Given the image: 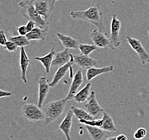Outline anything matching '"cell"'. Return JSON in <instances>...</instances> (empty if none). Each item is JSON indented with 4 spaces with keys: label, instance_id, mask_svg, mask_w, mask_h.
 Wrapping results in <instances>:
<instances>
[{
    "label": "cell",
    "instance_id": "6da1fadb",
    "mask_svg": "<svg viewBox=\"0 0 149 140\" xmlns=\"http://www.w3.org/2000/svg\"><path fill=\"white\" fill-rule=\"evenodd\" d=\"M70 15L72 19L87 22L93 25L100 31L105 30L102 13L98 4H95L85 11H71Z\"/></svg>",
    "mask_w": 149,
    "mask_h": 140
},
{
    "label": "cell",
    "instance_id": "7a4b0ae2",
    "mask_svg": "<svg viewBox=\"0 0 149 140\" xmlns=\"http://www.w3.org/2000/svg\"><path fill=\"white\" fill-rule=\"evenodd\" d=\"M20 13L29 21H32L36 25L45 30H49V23L43 19L36 10L32 0H24L19 2Z\"/></svg>",
    "mask_w": 149,
    "mask_h": 140
},
{
    "label": "cell",
    "instance_id": "3957f363",
    "mask_svg": "<svg viewBox=\"0 0 149 140\" xmlns=\"http://www.w3.org/2000/svg\"><path fill=\"white\" fill-rule=\"evenodd\" d=\"M67 100L62 99L51 101L45 106L42 110L45 114V124L48 125L61 117L65 111Z\"/></svg>",
    "mask_w": 149,
    "mask_h": 140
},
{
    "label": "cell",
    "instance_id": "277c9868",
    "mask_svg": "<svg viewBox=\"0 0 149 140\" xmlns=\"http://www.w3.org/2000/svg\"><path fill=\"white\" fill-rule=\"evenodd\" d=\"M39 106L33 103H25L22 107L23 116L30 122H37L45 120V116Z\"/></svg>",
    "mask_w": 149,
    "mask_h": 140
},
{
    "label": "cell",
    "instance_id": "5b68a950",
    "mask_svg": "<svg viewBox=\"0 0 149 140\" xmlns=\"http://www.w3.org/2000/svg\"><path fill=\"white\" fill-rule=\"evenodd\" d=\"M92 41L98 48H102L105 50L111 49L114 50L115 48L111 42L110 38L107 37V34L103 31L94 30L90 34Z\"/></svg>",
    "mask_w": 149,
    "mask_h": 140
},
{
    "label": "cell",
    "instance_id": "8992f818",
    "mask_svg": "<svg viewBox=\"0 0 149 140\" xmlns=\"http://www.w3.org/2000/svg\"><path fill=\"white\" fill-rule=\"evenodd\" d=\"M38 13L47 21L54 9L55 0H32Z\"/></svg>",
    "mask_w": 149,
    "mask_h": 140
},
{
    "label": "cell",
    "instance_id": "52a82bcc",
    "mask_svg": "<svg viewBox=\"0 0 149 140\" xmlns=\"http://www.w3.org/2000/svg\"><path fill=\"white\" fill-rule=\"evenodd\" d=\"M126 39L132 50L137 53L143 65L149 63V53L143 47L141 42L135 38L127 36Z\"/></svg>",
    "mask_w": 149,
    "mask_h": 140
},
{
    "label": "cell",
    "instance_id": "ba28073f",
    "mask_svg": "<svg viewBox=\"0 0 149 140\" xmlns=\"http://www.w3.org/2000/svg\"><path fill=\"white\" fill-rule=\"evenodd\" d=\"M84 108L95 119H97L104 112L97 100L95 91L91 92L90 96L86 100V103L85 104Z\"/></svg>",
    "mask_w": 149,
    "mask_h": 140
},
{
    "label": "cell",
    "instance_id": "9c48e42d",
    "mask_svg": "<svg viewBox=\"0 0 149 140\" xmlns=\"http://www.w3.org/2000/svg\"><path fill=\"white\" fill-rule=\"evenodd\" d=\"M120 27L121 22L118 20L116 15L113 14L111 23L110 39L115 48H118L121 45V42L119 38V31Z\"/></svg>",
    "mask_w": 149,
    "mask_h": 140
},
{
    "label": "cell",
    "instance_id": "30bf717a",
    "mask_svg": "<svg viewBox=\"0 0 149 140\" xmlns=\"http://www.w3.org/2000/svg\"><path fill=\"white\" fill-rule=\"evenodd\" d=\"M83 82V74L81 70H79L76 72L71 82V85L69 90L68 94L66 96L65 98L68 101L74 99L75 94L77 93L78 89L81 86Z\"/></svg>",
    "mask_w": 149,
    "mask_h": 140
},
{
    "label": "cell",
    "instance_id": "8fae6325",
    "mask_svg": "<svg viewBox=\"0 0 149 140\" xmlns=\"http://www.w3.org/2000/svg\"><path fill=\"white\" fill-rule=\"evenodd\" d=\"M50 87L49 84L48 83L47 79L44 77H41L39 78L38 80V106L40 108L42 107Z\"/></svg>",
    "mask_w": 149,
    "mask_h": 140
},
{
    "label": "cell",
    "instance_id": "7c38bea8",
    "mask_svg": "<svg viewBox=\"0 0 149 140\" xmlns=\"http://www.w3.org/2000/svg\"><path fill=\"white\" fill-rule=\"evenodd\" d=\"M74 63V57H73V55H72V57H71L70 61L67 63V64L60 66L57 70V71L55 72L52 81L49 84L50 87L53 88V87H54L55 86L57 85L61 80L62 79V78L67 74V73L68 72V70H69V68H71V66L73 65Z\"/></svg>",
    "mask_w": 149,
    "mask_h": 140
},
{
    "label": "cell",
    "instance_id": "4fadbf2b",
    "mask_svg": "<svg viewBox=\"0 0 149 140\" xmlns=\"http://www.w3.org/2000/svg\"><path fill=\"white\" fill-rule=\"evenodd\" d=\"M74 63L79 67L85 70H88L98 65V61L93 58L90 57L88 56L79 54L74 55Z\"/></svg>",
    "mask_w": 149,
    "mask_h": 140
},
{
    "label": "cell",
    "instance_id": "5bb4252c",
    "mask_svg": "<svg viewBox=\"0 0 149 140\" xmlns=\"http://www.w3.org/2000/svg\"><path fill=\"white\" fill-rule=\"evenodd\" d=\"M74 113L71 109L69 110L65 116L64 119L62 121L61 124L58 127V129L61 130L62 133L65 135V138L68 140H70V133L71 130L72 118Z\"/></svg>",
    "mask_w": 149,
    "mask_h": 140
},
{
    "label": "cell",
    "instance_id": "9a60e30c",
    "mask_svg": "<svg viewBox=\"0 0 149 140\" xmlns=\"http://www.w3.org/2000/svg\"><path fill=\"white\" fill-rule=\"evenodd\" d=\"M30 61L27 56L24 47L20 48V59H19V66L21 72V79L24 84L27 82L26 78V71L27 68L30 64Z\"/></svg>",
    "mask_w": 149,
    "mask_h": 140
},
{
    "label": "cell",
    "instance_id": "2e32d148",
    "mask_svg": "<svg viewBox=\"0 0 149 140\" xmlns=\"http://www.w3.org/2000/svg\"><path fill=\"white\" fill-rule=\"evenodd\" d=\"M69 49H65L64 50L55 54L54 57L52 62V66H61L67 64L71 59L72 55L70 53Z\"/></svg>",
    "mask_w": 149,
    "mask_h": 140
},
{
    "label": "cell",
    "instance_id": "e0dca14e",
    "mask_svg": "<svg viewBox=\"0 0 149 140\" xmlns=\"http://www.w3.org/2000/svg\"><path fill=\"white\" fill-rule=\"evenodd\" d=\"M114 69L113 65H109L101 68H95L92 67L87 70L86 79L88 81H91L93 79L104 73L112 72Z\"/></svg>",
    "mask_w": 149,
    "mask_h": 140
},
{
    "label": "cell",
    "instance_id": "ac0fdd59",
    "mask_svg": "<svg viewBox=\"0 0 149 140\" xmlns=\"http://www.w3.org/2000/svg\"><path fill=\"white\" fill-rule=\"evenodd\" d=\"M56 35L65 49L74 50H77L79 49V44L77 39L60 33H56Z\"/></svg>",
    "mask_w": 149,
    "mask_h": 140
},
{
    "label": "cell",
    "instance_id": "d6986e66",
    "mask_svg": "<svg viewBox=\"0 0 149 140\" xmlns=\"http://www.w3.org/2000/svg\"><path fill=\"white\" fill-rule=\"evenodd\" d=\"M85 128L88 130V134L92 139L94 140H107L108 139L107 135L105 130L100 127L92 126L90 125H85Z\"/></svg>",
    "mask_w": 149,
    "mask_h": 140
},
{
    "label": "cell",
    "instance_id": "ffe728a7",
    "mask_svg": "<svg viewBox=\"0 0 149 140\" xmlns=\"http://www.w3.org/2000/svg\"><path fill=\"white\" fill-rule=\"evenodd\" d=\"M48 31V30L41 29L38 27H34L32 31L28 32L26 35V37L30 41L33 40L45 41L46 39Z\"/></svg>",
    "mask_w": 149,
    "mask_h": 140
},
{
    "label": "cell",
    "instance_id": "44dd1931",
    "mask_svg": "<svg viewBox=\"0 0 149 140\" xmlns=\"http://www.w3.org/2000/svg\"><path fill=\"white\" fill-rule=\"evenodd\" d=\"M55 53L56 52L55 51L54 49L52 48L51 51L47 55L41 57H34V59L40 62L42 65H43V66L44 67L46 73H49L50 71L51 65L52 64V62L53 61Z\"/></svg>",
    "mask_w": 149,
    "mask_h": 140
},
{
    "label": "cell",
    "instance_id": "7402d4cb",
    "mask_svg": "<svg viewBox=\"0 0 149 140\" xmlns=\"http://www.w3.org/2000/svg\"><path fill=\"white\" fill-rule=\"evenodd\" d=\"M91 87V83H88L83 89L77 93L74 97L76 103H83L86 101L90 96V89Z\"/></svg>",
    "mask_w": 149,
    "mask_h": 140
},
{
    "label": "cell",
    "instance_id": "603a6c76",
    "mask_svg": "<svg viewBox=\"0 0 149 140\" xmlns=\"http://www.w3.org/2000/svg\"><path fill=\"white\" fill-rule=\"evenodd\" d=\"M102 124L100 128L105 131H108L109 132H114L116 130L114 121L112 117L109 113L104 112L103 116L102 118Z\"/></svg>",
    "mask_w": 149,
    "mask_h": 140
},
{
    "label": "cell",
    "instance_id": "cb8c5ba5",
    "mask_svg": "<svg viewBox=\"0 0 149 140\" xmlns=\"http://www.w3.org/2000/svg\"><path fill=\"white\" fill-rule=\"evenodd\" d=\"M70 109L74 113L75 117L78 120H91L95 119L88 114L86 111L84 109L77 107L76 106H72L70 107Z\"/></svg>",
    "mask_w": 149,
    "mask_h": 140
},
{
    "label": "cell",
    "instance_id": "d4e9b609",
    "mask_svg": "<svg viewBox=\"0 0 149 140\" xmlns=\"http://www.w3.org/2000/svg\"><path fill=\"white\" fill-rule=\"evenodd\" d=\"M8 39L13 42L18 47H24L29 44L30 41L27 39L26 36H11L8 38Z\"/></svg>",
    "mask_w": 149,
    "mask_h": 140
},
{
    "label": "cell",
    "instance_id": "484cf974",
    "mask_svg": "<svg viewBox=\"0 0 149 140\" xmlns=\"http://www.w3.org/2000/svg\"><path fill=\"white\" fill-rule=\"evenodd\" d=\"M98 48L95 45L85 44H82L79 45V50L81 52V53L86 56H89L92 52L97 50Z\"/></svg>",
    "mask_w": 149,
    "mask_h": 140
},
{
    "label": "cell",
    "instance_id": "4316f807",
    "mask_svg": "<svg viewBox=\"0 0 149 140\" xmlns=\"http://www.w3.org/2000/svg\"><path fill=\"white\" fill-rule=\"evenodd\" d=\"M79 122L81 124H84L85 125H90L92 126H96L100 127L102 124V120L94 119L91 120H78Z\"/></svg>",
    "mask_w": 149,
    "mask_h": 140
},
{
    "label": "cell",
    "instance_id": "83f0119b",
    "mask_svg": "<svg viewBox=\"0 0 149 140\" xmlns=\"http://www.w3.org/2000/svg\"><path fill=\"white\" fill-rule=\"evenodd\" d=\"M146 134V130L144 128H140L137 130L134 134V137L136 140H142Z\"/></svg>",
    "mask_w": 149,
    "mask_h": 140
},
{
    "label": "cell",
    "instance_id": "f1b7e54d",
    "mask_svg": "<svg viewBox=\"0 0 149 140\" xmlns=\"http://www.w3.org/2000/svg\"><path fill=\"white\" fill-rule=\"evenodd\" d=\"M18 46L16 44L13 42L11 41L10 40L7 41V43L6 44V45L4 46V48H6V49L8 51L11 52H15Z\"/></svg>",
    "mask_w": 149,
    "mask_h": 140
},
{
    "label": "cell",
    "instance_id": "f546056e",
    "mask_svg": "<svg viewBox=\"0 0 149 140\" xmlns=\"http://www.w3.org/2000/svg\"><path fill=\"white\" fill-rule=\"evenodd\" d=\"M7 40L6 36L5 34V33L3 31H1L0 32V44L3 46H4L6 45V44L7 43Z\"/></svg>",
    "mask_w": 149,
    "mask_h": 140
},
{
    "label": "cell",
    "instance_id": "4dcf8cb0",
    "mask_svg": "<svg viewBox=\"0 0 149 140\" xmlns=\"http://www.w3.org/2000/svg\"><path fill=\"white\" fill-rule=\"evenodd\" d=\"M17 31L19 35H22V36H26L28 33L26 27L25 25H22V26H20L19 27H18Z\"/></svg>",
    "mask_w": 149,
    "mask_h": 140
},
{
    "label": "cell",
    "instance_id": "1f68e13d",
    "mask_svg": "<svg viewBox=\"0 0 149 140\" xmlns=\"http://www.w3.org/2000/svg\"><path fill=\"white\" fill-rule=\"evenodd\" d=\"M35 25H36V23H34L33 21H29L27 22L26 25V29H27V32H29L31 31H32L34 29Z\"/></svg>",
    "mask_w": 149,
    "mask_h": 140
},
{
    "label": "cell",
    "instance_id": "d6a6232c",
    "mask_svg": "<svg viewBox=\"0 0 149 140\" xmlns=\"http://www.w3.org/2000/svg\"><path fill=\"white\" fill-rule=\"evenodd\" d=\"M13 95V93L10 92H7L6 91H3L1 89L0 91V98H3V97H8V96H10Z\"/></svg>",
    "mask_w": 149,
    "mask_h": 140
},
{
    "label": "cell",
    "instance_id": "836d02e7",
    "mask_svg": "<svg viewBox=\"0 0 149 140\" xmlns=\"http://www.w3.org/2000/svg\"><path fill=\"white\" fill-rule=\"evenodd\" d=\"M128 138L123 134H120L116 136V140H127Z\"/></svg>",
    "mask_w": 149,
    "mask_h": 140
},
{
    "label": "cell",
    "instance_id": "e575fe53",
    "mask_svg": "<svg viewBox=\"0 0 149 140\" xmlns=\"http://www.w3.org/2000/svg\"><path fill=\"white\" fill-rule=\"evenodd\" d=\"M107 140H116V137H109V138H108Z\"/></svg>",
    "mask_w": 149,
    "mask_h": 140
},
{
    "label": "cell",
    "instance_id": "d590c367",
    "mask_svg": "<svg viewBox=\"0 0 149 140\" xmlns=\"http://www.w3.org/2000/svg\"><path fill=\"white\" fill-rule=\"evenodd\" d=\"M58 1V0H55V1L56 2V1Z\"/></svg>",
    "mask_w": 149,
    "mask_h": 140
}]
</instances>
